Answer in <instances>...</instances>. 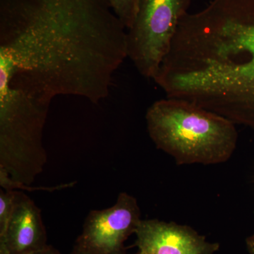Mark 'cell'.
I'll return each instance as SVG.
<instances>
[{"instance_id":"cell-1","label":"cell","mask_w":254,"mask_h":254,"mask_svg":"<svg viewBox=\"0 0 254 254\" xmlns=\"http://www.w3.org/2000/svg\"><path fill=\"white\" fill-rule=\"evenodd\" d=\"M127 31L107 0H0V89L98 104L127 58Z\"/></svg>"},{"instance_id":"cell-2","label":"cell","mask_w":254,"mask_h":254,"mask_svg":"<svg viewBox=\"0 0 254 254\" xmlns=\"http://www.w3.org/2000/svg\"><path fill=\"white\" fill-rule=\"evenodd\" d=\"M169 98L254 128V0L185 15L158 73Z\"/></svg>"},{"instance_id":"cell-3","label":"cell","mask_w":254,"mask_h":254,"mask_svg":"<svg viewBox=\"0 0 254 254\" xmlns=\"http://www.w3.org/2000/svg\"><path fill=\"white\" fill-rule=\"evenodd\" d=\"M145 120L157 148L178 165L225 163L236 148L235 123L185 100L155 101L147 110Z\"/></svg>"},{"instance_id":"cell-4","label":"cell","mask_w":254,"mask_h":254,"mask_svg":"<svg viewBox=\"0 0 254 254\" xmlns=\"http://www.w3.org/2000/svg\"><path fill=\"white\" fill-rule=\"evenodd\" d=\"M50 105L13 89L0 90V167L30 186L43 172V137Z\"/></svg>"},{"instance_id":"cell-5","label":"cell","mask_w":254,"mask_h":254,"mask_svg":"<svg viewBox=\"0 0 254 254\" xmlns=\"http://www.w3.org/2000/svg\"><path fill=\"white\" fill-rule=\"evenodd\" d=\"M191 0H140L127 31V58L143 77L154 79Z\"/></svg>"},{"instance_id":"cell-6","label":"cell","mask_w":254,"mask_h":254,"mask_svg":"<svg viewBox=\"0 0 254 254\" xmlns=\"http://www.w3.org/2000/svg\"><path fill=\"white\" fill-rule=\"evenodd\" d=\"M141 220L136 198L123 192L113 206L90 212L76 245L91 254H124L125 241Z\"/></svg>"},{"instance_id":"cell-7","label":"cell","mask_w":254,"mask_h":254,"mask_svg":"<svg viewBox=\"0 0 254 254\" xmlns=\"http://www.w3.org/2000/svg\"><path fill=\"white\" fill-rule=\"evenodd\" d=\"M136 245L145 254H213L219 245L210 243L190 227L158 220H141Z\"/></svg>"},{"instance_id":"cell-8","label":"cell","mask_w":254,"mask_h":254,"mask_svg":"<svg viewBox=\"0 0 254 254\" xmlns=\"http://www.w3.org/2000/svg\"><path fill=\"white\" fill-rule=\"evenodd\" d=\"M0 240L11 254H31L48 246L41 210L23 192L16 191L14 212Z\"/></svg>"},{"instance_id":"cell-9","label":"cell","mask_w":254,"mask_h":254,"mask_svg":"<svg viewBox=\"0 0 254 254\" xmlns=\"http://www.w3.org/2000/svg\"><path fill=\"white\" fill-rule=\"evenodd\" d=\"M112 10L128 30L136 16L140 0H107Z\"/></svg>"},{"instance_id":"cell-10","label":"cell","mask_w":254,"mask_h":254,"mask_svg":"<svg viewBox=\"0 0 254 254\" xmlns=\"http://www.w3.org/2000/svg\"><path fill=\"white\" fill-rule=\"evenodd\" d=\"M76 182H70L68 184H63V185H57L54 187H31L26 186L22 183L14 181L10 177L9 173L4 170V168L0 167V186L4 190H27L29 191L31 190H46V191L53 192L55 190H64V189L70 188L73 185H76Z\"/></svg>"},{"instance_id":"cell-11","label":"cell","mask_w":254,"mask_h":254,"mask_svg":"<svg viewBox=\"0 0 254 254\" xmlns=\"http://www.w3.org/2000/svg\"><path fill=\"white\" fill-rule=\"evenodd\" d=\"M16 191L1 190L0 192V236H3L14 212Z\"/></svg>"},{"instance_id":"cell-12","label":"cell","mask_w":254,"mask_h":254,"mask_svg":"<svg viewBox=\"0 0 254 254\" xmlns=\"http://www.w3.org/2000/svg\"><path fill=\"white\" fill-rule=\"evenodd\" d=\"M31 254H61L58 251L55 250L50 246H48L46 248L43 250L38 251V252H34V253Z\"/></svg>"},{"instance_id":"cell-13","label":"cell","mask_w":254,"mask_h":254,"mask_svg":"<svg viewBox=\"0 0 254 254\" xmlns=\"http://www.w3.org/2000/svg\"><path fill=\"white\" fill-rule=\"evenodd\" d=\"M246 242H247V250L250 254H254V235L248 237Z\"/></svg>"},{"instance_id":"cell-14","label":"cell","mask_w":254,"mask_h":254,"mask_svg":"<svg viewBox=\"0 0 254 254\" xmlns=\"http://www.w3.org/2000/svg\"><path fill=\"white\" fill-rule=\"evenodd\" d=\"M0 254H11L4 241L1 240H0Z\"/></svg>"},{"instance_id":"cell-15","label":"cell","mask_w":254,"mask_h":254,"mask_svg":"<svg viewBox=\"0 0 254 254\" xmlns=\"http://www.w3.org/2000/svg\"><path fill=\"white\" fill-rule=\"evenodd\" d=\"M91 254L87 252L86 251L83 250V249H81V247H78V246L76 245L75 247L74 250H73L72 254Z\"/></svg>"},{"instance_id":"cell-16","label":"cell","mask_w":254,"mask_h":254,"mask_svg":"<svg viewBox=\"0 0 254 254\" xmlns=\"http://www.w3.org/2000/svg\"><path fill=\"white\" fill-rule=\"evenodd\" d=\"M136 254H145V253H143V252H141V251H139V252H138V253Z\"/></svg>"}]
</instances>
